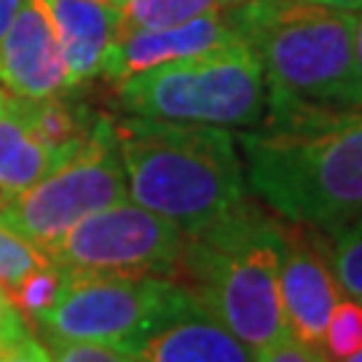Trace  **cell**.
<instances>
[{
	"label": "cell",
	"mask_w": 362,
	"mask_h": 362,
	"mask_svg": "<svg viewBox=\"0 0 362 362\" xmlns=\"http://www.w3.org/2000/svg\"><path fill=\"white\" fill-rule=\"evenodd\" d=\"M236 143L247 185L282 220L333 233L362 215V105L266 107Z\"/></svg>",
	"instance_id": "6da1fadb"
},
{
	"label": "cell",
	"mask_w": 362,
	"mask_h": 362,
	"mask_svg": "<svg viewBox=\"0 0 362 362\" xmlns=\"http://www.w3.org/2000/svg\"><path fill=\"white\" fill-rule=\"evenodd\" d=\"M113 129L129 199L185 236L228 218L250 199L231 129L143 116L118 118Z\"/></svg>",
	"instance_id": "7a4b0ae2"
},
{
	"label": "cell",
	"mask_w": 362,
	"mask_h": 362,
	"mask_svg": "<svg viewBox=\"0 0 362 362\" xmlns=\"http://www.w3.org/2000/svg\"><path fill=\"white\" fill-rule=\"evenodd\" d=\"M282 223L247 199L228 218L185 236L175 279L252 351L287 336L279 296Z\"/></svg>",
	"instance_id": "3957f363"
},
{
	"label": "cell",
	"mask_w": 362,
	"mask_h": 362,
	"mask_svg": "<svg viewBox=\"0 0 362 362\" xmlns=\"http://www.w3.org/2000/svg\"><path fill=\"white\" fill-rule=\"evenodd\" d=\"M242 38L258 54L269 105H362L354 62V16L314 0H239Z\"/></svg>",
	"instance_id": "277c9868"
},
{
	"label": "cell",
	"mask_w": 362,
	"mask_h": 362,
	"mask_svg": "<svg viewBox=\"0 0 362 362\" xmlns=\"http://www.w3.org/2000/svg\"><path fill=\"white\" fill-rule=\"evenodd\" d=\"M113 86L127 116L220 129L258 127L269 105L263 67L245 38L188 59L143 70Z\"/></svg>",
	"instance_id": "5b68a950"
},
{
	"label": "cell",
	"mask_w": 362,
	"mask_h": 362,
	"mask_svg": "<svg viewBox=\"0 0 362 362\" xmlns=\"http://www.w3.org/2000/svg\"><path fill=\"white\" fill-rule=\"evenodd\" d=\"M62 272L57 300L35 325L59 341H94L132 354L161 317L191 298L172 276Z\"/></svg>",
	"instance_id": "8992f818"
},
{
	"label": "cell",
	"mask_w": 362,
	"mask_h": 362,
	"mask_svg": "<svg viewBox=\"0 0 362 362\" xmlns=\"http://www.w3.org/2000/svg\"><path fill=\"white\" fill-rule=\"evenodd\" d=\"M124 199L129 194L116 129L103 113L83 148L0 209V226L46 255L76 223Z\"/></svg>",
	"instance_id": "52a82bcc"
},
{
	"label": "cell",
	"mask_w": 362,
	"mask_h": 362,
	"mask_svg": "<svg viewBox=\"0 0 362 362\" xmlns=\"http://www.w3.org/2000/svg\"><path fill=\"white\" fill-rule=\"evenodd\" d=\"M182 247L185 233L175 223L124 199L76 223L46 258L67 272L175 279Z\"/></svg>",
	"instance_id": "ba28073f"
},
{
	"label": "cell",
	"mask_w": 362,
	"mask_h": 362,
	"mask_svg": "<svg viewBox=\"0 0 362 362\" xmlns=\"http://www.w3.org/2000/svg\"><path fill=\"white\" fill-rule=\"evenodd\" d=\"M0 83L22 100H43L78 91L46 0H22L0 38Z\"/></svg>",
	"instance_id": "9c48e42d"
},
{
	"label": "cell",
	"mask_w": 362,
	"mask_h": 362,
	"mask_svg": "<svg viewBox=\"0 0 362 362\" xmlns=\"http://www.w3.org/2000/svg\"><path fill=\"white\" fill-rule=\"evenodd\" d=\"M279 296L290 336L322 349L325 325L341 300V287L330 269L327 250L311 239L306 226H282Z\"/></svg>",
	"instance_id": "30bf717a"
},
{
	"label": "cell",
	"mask_w": 362,
	"mask_h": 362,
	"mask_svg": "<svg viewBox=\"0 0 362 362\" xmlns=\"http://www.w3.org/2000/svg\"><path fill=\"white\" fill-rule=\"evenodd\" d=\"M233 6L172 27L118 33L110 52L105 57L100 76L107 78L110 83H118V81L137 76L143 70H153V67L169 65L177 59H188V57L212 52V49H220L226 43L239 40L242 33H239Z\"/></svg>",
	"instance_id": "8fae6325"
},
{
	"label": "cell",
	"mask_w": 362,
	"mask_h": 362,
	"mask_svg": "<svg viewBox=\"0 0 362 362\" xmlns=\"http://www.w3.org/2000/svg\"><path fill=\"white\" fill-rule=\"evenodd\" d=\"M129 357L137 362H255V351L191 293L145 333Z\"/></svg>",
	"instance_id": "7c38bea8"
},
{
	"label": "cell",
	"mask_w": 362,
	"mask_h": 362,
	"mask_svg": "<svg viewBox=\"0 0 362 362\" xmlns=\"http://www.w3.org/2000/svg\"><path fill=\"white\" fill-rule=\"evenodd\" d=\"M46 6L52 11L70 81L81 89L103 73L105 57L118 35L116 6L97 0H46Z\"/></svg>",
	"instance_id": "4fadbf2b"
},
{
	"label": "cell",
	"mask_w": 362,
	"mask_h": 362,
	"mask_svg": "<svg viewBox=\"0 0 362 362\" xmlns=\"http://www.w3.org/2000/svg\"><path fill=\"white\" fill-rule=\"evenodd\" d=\"M57 156L33 134L19 105L8 97L0 110V209L57 167Z\"/></svg>",
	"instance_id": "5bb4252c"
},
{
	"label": "cell",
	"mask_w": 362,
	"mask_h": 362,
	"mask_svg": "<svg viewBox=\"0 0 362 362\" xmlns=\"http://www.w3.org/2000/svg\"><path fill=\"white\" fill-rule=\"evenodd\" d=\"M70 94L73 91L43 97V100H22L19 97V105L25 110L33 134L57 156L59 164L76 153L78 148L86 145L94 127L103 118V113L91 110L86 103L73 100Z\"/></svg>",
	"instance_id": "9a60e30c"
},
{
	"label": "cell",
	"mask_w": 362,
	"mask_h": 362,
	"mask_svg": "<svg viewBox=\"0 0 362 362\" xmlns=\"http://www.w3.org/2000/svg\"><path fill=\"white\" fill-rule=\"evenodd\" d=\"M239 0H113L118 13V33L172 27L228 8Z\"/></svg>",
	"instance_id": "2e32d148"
},
{
	"label": "cell",
	"mask_w": 362,
	"mask_h": 362,
	"mask_svg": "<svg viewBox=\"0 0 362 362\" xmlns=\"http://www.w3.org/2000/svg\"><path fill=\"white\" fill-rule=\"evenodd\" d=\"M333 236L330 247V269L336 274L341 293L362 300V215L351 223L341 226Z\"/></svg>",
	"instance_id": "e0dca14e"
},
{
	"label": "cell",
	"mask_w": 362,
	"mask_h": 362,
	"mask_svg": "<svg viewBox=\"0 0 362 362\" xmlns=\"http://www.w3.org/2000/svg\"><path fill=\"white\" fill-rule=\"evenodd\" d=\"M362 349V300L341 298L325 325L322 351L330 362H344Z\"/></svg>",
	"instance_id": "ac0fdd59"
},
{
	"label": "cell",
	"mask_w": 362,
	"mask_h": 362,
	"mask_svg": "<svg viewBox=\"0 0 362 362\" xmlns=\"http://www.w3.org/2000/svg\"><path fill=\"white\" fill-rule=\"evenodd\" d=\"M62 274L65 272L49 260L46 266L27 274L13 290H8L16 309L25 314L30 325H38L40 317L52 309V303L57 300V293H59V285H62Z\"/></svg>",
	"instance_id": "d6986e66"
},
{
	"label": "cell",
	"mask_w": 362,
	"mask_h": 362,
	"mask_svg": "<svg viewBox=\"0 0 362 362\" xmlns=\"http://www.w3.org/2000/svg\"><path fill=\"white\" fill-rule=\"evenodd\" d=\"M46 263H49V258L38 247L27 245L22 236H16L6 226H0V285L6 290H13L27 274H33Z\"/></svg>",
	"instance_id": "ffe728a7"
},
{
	"label": "cell",
	"mask_w": 362,
	"mask_h": 362,
	"mask_svg": "<svg viewBox=\"0 0 362 362\" xmlns=\"http://www.w3.org/2000/svg\"><path fill=\"white\" fill-rule=\"evenodd\" d=\"M46 346H49L52 362H132L127 351L113 349L107 344H94V341L46 338Z\"/></svg>",
	"instance_id": "44dd1931"
},
{
	"label": "cell",
	"mask_w": 362,
	"mask_h": 362,
	"mask_svg": "<svg viewBox=\"0 0 362 362\" xmlns=\"http://www.w3.org/2000/svg\"><path fill=\"white\" fill-rule=\"evenodd\" d=\"M255 362H330L327 354L317 346H309L296 336H282L269 346L255 351Z\"/></svg>",
	"instance_id": "7402d4cb"
},
{
	"label": "cell",
	"mask_w": 362,
	"mask_h": 362,
	"mask_svg": "<svg viewBox=\"0 0 362 362\" xmlns=\"http://www.w3.org/2000/svg\"><path fill=\"white\" fill-rule=\"evenodd\" d=\"M30 333H35V330L30 327L25 314L16 309V303L8 296V290L0 285V351L6 349V346H11V344H16L19 338L30 336Z\"/></svg>",
	"instance_id": "603a6c76"
},
{
	"label": "cell",
	"mask_w": 362,
	"mask_h": 362,
	"mask_svg": "<svg viewBox=\"0 0 362 362\" xmlns=\"http://www.w3.org/2000/svg\"><path fill=\"white\" fill-rule=\"evenodd\" d=\"M0 362H52V354L35 333H30L0 351Z\"/></svg>",
	"instance_id": "cb8c5ba5"
},
{
	"label": "cell",
	"mask_w": 362,
	"mask_h": 362,
	"mask_svg": "<svg viewBox=\"0 0 362 362\" xmlns=\"http://www.w3.org/2000/svg\"><path fill=\"white\" fill-rule=\"evenodd\" d=\"M354 62H357V78L362 89V8L354 16Z\"/></svg>",
	"instance_id": "d4e9b609"
},
{
	"label": "cell",
	"mask_w": 362,
	"mask_h": 362,
	"mask_svg": "<svg viewBox=\"0 0 362 362\" xmlns=\"http://www.w3.org/2000/svg\"><path fill=\"white\" fill-rule=\"evenodd\" d=\"M19 3H22V0H0V38L6 35V30H8V25H11L13 13H16V8H19Z\"/></svg>",
	"instance_id": "484cf974"
},
{
	"label": "cell",
	"mask_w": 362,
	"mask_h": 362,
	"mask_svg": "<svg viewBox=\"0 0 362 362\" xmlns=\"http://www.w3.org/2000/svg\"><path fill=\"white\" fill-rule=\"evenodd\" d=\"M314 3L336 6V8H349V11H360V8H362V0H314Z\"/></svg>",
	"instance_id": "4316f807"
},
{
	"label": "cell",
	"mask_w": 362,
	"mask_h": 362,
	"mask_svg": "<svg viewBox=\"0 0 362 362\" xmlns=\"http://www.w3.org/2000/svg\"><path fill=\"white\" fill-rule=\"evenodd\" d=\"M8 97H11V94H8V91H6L3 86H0V110L6 107V103H8Z\"/></svg>",
	"instance_id": "83f0119b"
},
{
	"label": "cell",
	"mask_w": 362,
	"mask_h": 362,
	"mask_svg": "<svg viewBox=\"0 0 362 362\" xmlns=\"http://www.w3.org/2000/svg\"><path fill=\"white\" fill-rule=\"evenodd\" d=\"M344 362H362V349L357 351V354H351V357H346Z\"/></svg>",
	"instance_id": "f1b7e54d"
},
{
	"label": "cell",
	"mask_w": 362,
	"mask_h": 362,
	"mask_svg": "<svg viewBox=\"0 0 362 362\" xmlns=\"http://www.w3.org/2000/svg\"><path fill=\"white\" fill-rule=\"evenodd\" d=\"M97 3H113V0H97Z\"/></svg>",
	"instance_id": "f546056e"
},
{
	"label": "cell",
	"mask_w": 362,
	"mask_h": 362,
	"mask_svg": "<svg viewBox=\"0 0 362 362\" xmlns=\"http://www.w3.org/2000/svg\"><path fill=\"white\" fill-rule=\"evenodd\" d=\"M132 362H137V360H134V357H132Z\"/></svg>",
	"instance_id": "4dcf8cb0"
}]
</instances>
